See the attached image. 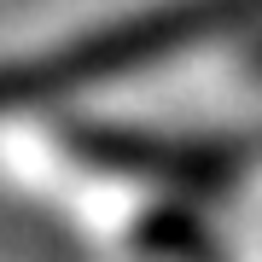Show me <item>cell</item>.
I'll use <instances>...</instances> for the list:
<instances>
[{
    "mask_svg": "<svg viewBox=\"0 0 262 262\" xmlns=\"http://www.w3.org/2000/svg\"><path fill=\"white\" fill-rule=\"evenodd\" d=\"M256 12H262V0H181V6H158V12H146V18H134V24H117V29H105V35H94L76 53H53L47 64H41V76H47V82L105 76V70H122V64H140V58L175 53V47H187V41L210 35V29H222V24H245V18H256Z\"/></svg>",
    "mask_w": 262,
    "mask_h": 262,
    "instance_id": "1",
    "label": "cell"
}]
</instances>
